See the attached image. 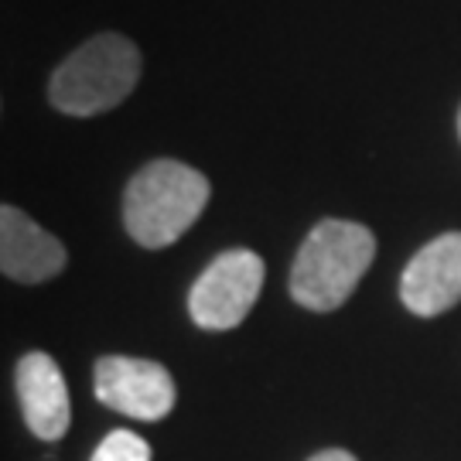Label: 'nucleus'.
Segmentation results:
<instances>
[{
    "label": "nucleus",
    "instance_id": "obj_11",
    "mask_svg": "<svg viewBox=\"0 0 461 461\" xmlns=\"http://www.w3.org/2000/svg\"><path fill=\"white\" fill-rule=\"evenodd\" d=\"M458 137H461V110H458Z\"/></svg>",
    "mask_w": 461,
    "mask_h": 461
},
{
    "label": "nucleus",
    "instance_id": "obj_6",
    "mask_svg": "<svg viewBox=\"0 0 461 461\" xmlns=\"http://www.w3.org/2000/svg\"><path fill=\"white\" fill-rule=\"evenodd\" d=\"M400 301L420 318L445 314L461 301V232H445L413 253L403 277Z\"/></svg>",
    "mask_w": 461,
    "mask_h": 461
},
{
    "label": "nucleus",
    "instance_id": "obj_10",
    "mask_svg": "<svg viewBox=\"0 0 461 461\" xmlns=\"http://www.w3.org/2000/svg\"><path fill=\"white\" fill-rule=\"evenodd\" d=\"M308 461H359L356 455H348L346 447H329V451H318Z\"/></svg>",
    "mask_w": 461,
    "mask_h": 461
},
{
    "label": "nucleus",
    "instance_id": "obj_3",
    "mask_svg": "<svg viewBox=\"0 0 461 461\" xmlns=\"http://www.w3.org/2000/svg\"><path fill=\"white\" fill-rule=\"evenodd\" d=\"M140 79V51L123 34H96L55 68L49 99L68 116H96L120 106Z\"/></svg>",
    "mask_w": 461,
    "mask_h": 461
},
{
    "label": "nucleus",
    "instance_id": "obj_7",
    "mask_svg": "<svg viewBox=\"0 0 461 461\" xmlns=\"http://www.w3.org/2000/svg\"><path fill=\"white\" fill-rule=\"evenodd\" d=\"M14 386L24 424L32 428L34 438H41V441L66 438L68 424H72V400H68L66 376L49 352H28L17 363Z\"/></svg>",
    "mask_w": 461,
    "mask_h": 461
},
{
    "label": "nucleus",
    "instance_id": "obj_5",
    "mask_svg": "<svg viewBox=\"0 0 461 461\" xmlns=\"http://www.w3.org/2000/svg\"><path fill=\"white\" fill-rule=\"evenodd\" d=\"M93 390L99 403L133 420H165L178 400L165 366L133 356H103L93 369Z\"/></svg>",
    "mask_w": 461,
    "mask_h": 461
},
{
    "label": "nucleus",
    "instance_id": "obj_2",
    "mask_svg": "<svg viewBox=\"0 0 461 461\" xmlns=\"http://www.w3.org/2000/svg\"><path fill=\"white\" fill-rule=\"evenodd\" d=\"M212 195L209 178L182 161H150L127 185L123 226L144 249H165L195 226Z\"/></svg>",
    "mask_w": 461,
    "mask_h": 461
},
{
    "label": "nucleus",
    "instance_id": "obj_4",
    "mask_svg": "<svg viewBox=\"0 0 461 461\" xmlns=\"http://www.w3.org/2000/svg\"><path fill=\"white\" fill-rule=\"evenodd\" d=\"M267 267L253 249H226L202 270L188 291V314L198 329L230 331L247 321L264 291Z\"/></svg>",
    "mask_w": 461,
    "mask_h": 461
},
{
    "label": "nucleus",
    "instance_id": "obj_9",
    "mask_svg": "<svg viewBox=\"0 0 461 461\" xmlns=\"http://www.w3.org/2000/svg\"><path fill=\"white\" fill-rule=\"evenodd\" d=\"M89 461H150V445L133 430H110Z\"/></svg>",
    "mask_w": 461,
    "mask_h": 461
},
{
    "label": "nucleus",
    "instance_id": "obj_8",
    "mask_svg": "<svg viewBox=\"0 0 461 461\" xmlns=\"http://www.w3.org/2000/svg\"><path fill=\"white\" fill-rule=\"evenodd\" d=\"M68 253L66 247L45 232L34 219L4 205L0 209V270L7 280L17 284H41L62 274Z\"/></svg>",
    "mask_w": 461,
    "mask_h": 461
},
{
    "label": "nucleus",
    "instance_id": "obj_1",
    "mask_svg": "<svg viewBox=\"0 0 461 461\" xmlns=\"http://www.w3.org/2000/svg\"><path fill=\"white\" fill-rule=\"evenodd\" d=\"M376 257V236L363 222L321 219L291 267V297L308 312L342 308Z\"/></svg>",
    "mask_w": 461,
    "mask_h": 461
}]
</instances>
